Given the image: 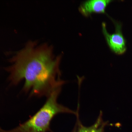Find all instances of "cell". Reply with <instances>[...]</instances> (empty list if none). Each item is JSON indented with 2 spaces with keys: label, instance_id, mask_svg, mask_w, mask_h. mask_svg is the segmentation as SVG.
I'll return each instance as SVG.
<instances>
[{
  "label": "cell",
  "instance_id": "1",
  "mask_svg": "<svg viewBox=\"0 0 132 132\" xmlns=\"http://www.w3.org/2000/svg\"><path fill=\"white\" fill-rule=\"evenodd\" d=\"M31 42L8 61L12 63L4 68L9 73L10 85H16L22 80L23 90H31L30 96H45L61 88L64 83L60 78L61 57H55L51 45L45 43L37 46Z\"/></svg>",
  "mask_w": 132,
  "mask_h": 132
},
{
  "label": "cell",
  "instance_id": "2",
  "mask_svg": "<svg viewBox=\"0 0 132 132\" xmlns=\"http://www.w3.org/2000/svg\"><path fill=\"white\" fill-rule=\"evenodd\" d=\"M60 88L56 90L49 96L42 107L33 115L18 126L9 130L0 127V132H51V122L57 114L62 113L77 114V112L58 103V97Z\"/></svg>",
  "mask_w": 132,
  "mask_h": 132
},
{
  "label": "cell",
  "instance_id": "3",
  "mask_svg": "<svg viewBox=\"0 0 132 132\" xmlns=\"http://www.w3.org/2000/svg\"><path fill=\"white\" fill-rule=\"evenodd\" d=\"M113 21L115 27V32L109 33L106 28V24H102V31L107 43L111 50L114 53L120 55L124 53L126 50V41L121 31L120 23L114 21Z\"/></svg>",
  "mask_w": 132,
  "mask_h": 132
},
{
  "label": "cell",
  "instance_id": "4",
  "mask_svg": "<svg viewBox=\"0 0 132 132\" xmlns=\"http://www.w3.org/2000/svg\"><path fill=\"white\" fill-rule=\"evenodd\" d=\"M112 1L110 0H90L83 2L79 10L84 16H87L93 13H104L107 6Z\"/></svg>",
  "mask_w": 132,
  "mask_h": 132
},
{
  "label": "cell",
  "instance_id": "5",
  "mask_svg": "<svg viewBox=\"0 0 132 132\" xmlns=\"http://www.w3.org/2000/svg\"><path fill=\"white\" fill-rule=\"evenodd\" d=\"M101 111L95 123L91 126L86 127L83 125L79 119L78 113L77 115V121L74 129L72 132H104V128L107 124L103 121Z\"/></svg>",
  "mask_w": 132,
  "mask_h": 132
}]
</instances>
